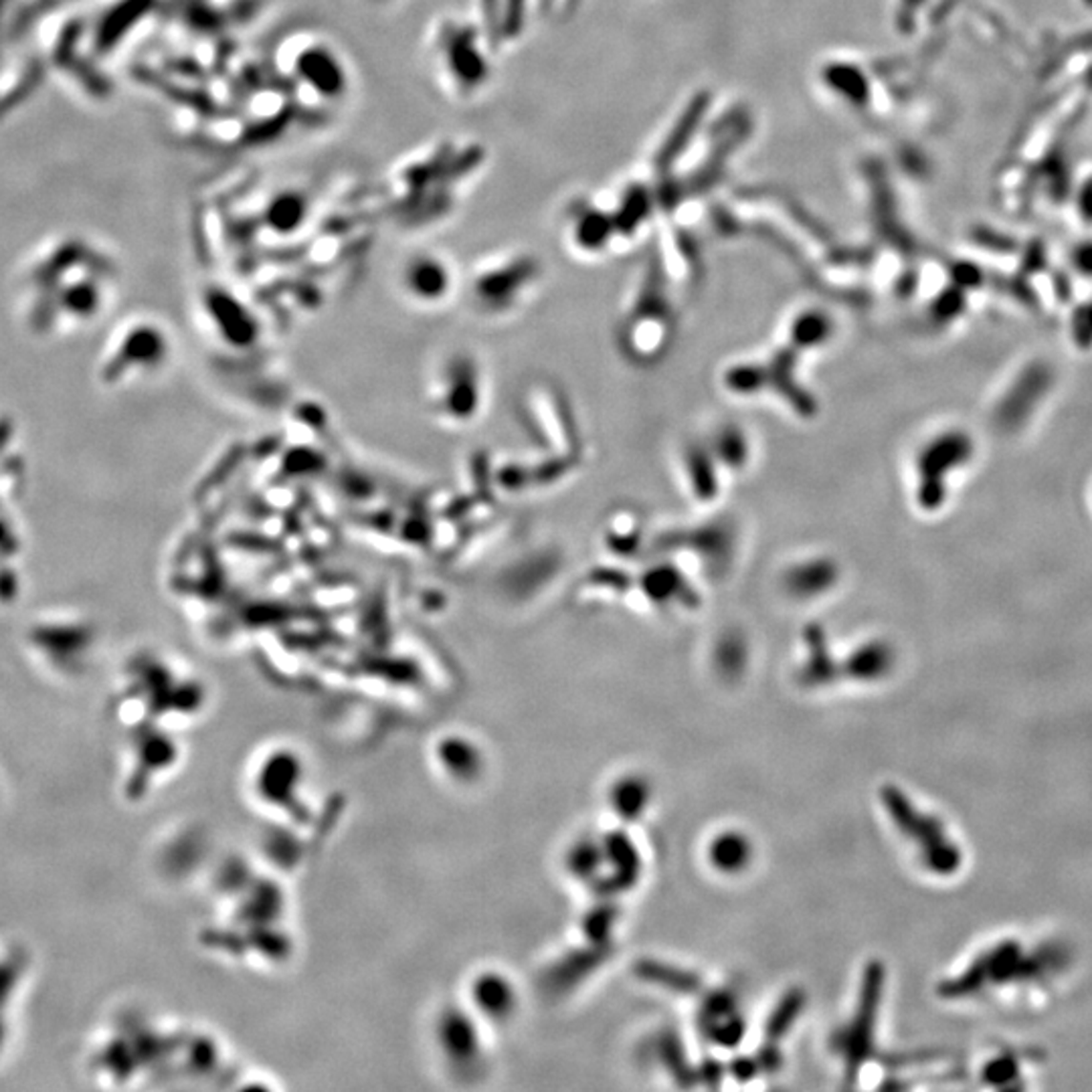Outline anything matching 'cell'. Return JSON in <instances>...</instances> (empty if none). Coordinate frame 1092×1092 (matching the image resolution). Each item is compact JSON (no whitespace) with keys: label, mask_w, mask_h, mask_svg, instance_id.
I'll return each mask as SVG.
<instances>
[{"label":"cell","mask_w":1092,"mask_h":1092,"mask_svg":"<svg viewBox=\"0 0 1092 1092\" xmlns=\"http://www.w3.org/2000/svg\"><path fill=\"white\" fill-rule=\"evenodd\" d=\"M282 70L287 79L320 104L343 101L352 85L346 57L324 37H298L280 51Z\"/></svg>","instance_id":"obj_1"},{"label":"cell","mask_w":1092,"mask_h":1092,"mask_svg":"<svg viewBox=\"0 0 1092 1092\" xmlns=\"http://www.w3.org/2000/svg\"><path fill=\"white\" fill-rule=\"evenodd\" d=\"M482 370L470 356H452L431 374L430 407L443 423H466L480 413Z\"/></svg>","instance_id":"obj_2"},{"label":"cell","mask_w":1092,"mask_h":1092,"mask_svg":"<svg viewBox=\"0 0 1092 1092\" xmlns=\"http://www.w3.org/2000/svg\"><path fill=\"white\" fill-rule=\"evenodd\" d=\"M399 292L419 310L443 308L457 292L459 276L448 255L419 249L407 255L397 273Z\"/></svg>","instance_id":"obj_3"},{"label":"cell","mask_w":1092,"mask_h":1092,"mask_svg":"<svg viewBox=\"0 0 1092 1092\" xmlns=\"http://www.w3.org/2000/svg\"><path fill=\"white\" fill-rule=\"evenodd\" d=\"M884 804L889 808L894 824L904 831L909 840L916 842L920 860L934 874L949 876L959 868L961 851L951 842L943 826L927 813H920L911 801L896 789L884 791Z\"/></svg>","instance_id":"obj_4"},{"label":"cell","mask_w":1092,"mask_h":1092,"mask_svg":"<svg viewBox=\"0 0 1092 1092\" xmlns=\"http://www.w3.org/2000/svg\"><path fill=\"white\" fill-rule=\"evenodd\" d=\"M433 63L439 72L443 85H450L453 92H472L475 79L480 81V55H473L472 32L453 21H443L433 35Z\"/></svg>","instance_id":"obj_5"},{"label":"cell","mask_w":1092,"mask_h":1092,"mask_svg":"<svg viewBox=\"0 0 1092 1092\" xmlns=\"http://www.w3.org/2000/svg\"><path fill=\"white\" fill-rule=\"evenodd\" d=\"M708 860L723 874H741L753 860V844L741 831H723L710 842Z\"/></svg>","instance_id":"obj_6"},{"label":"cell","mask_w":1092,"mask_h":1092,"mask_svg":"<svg viewBox=\"0 0 1092 1092\" xmlns=\"http://www.w3.org/2000/svg\"><path fill=\"white\" fill-rule=\"evenodd\" d=\"M603 862H611V884L616 891H625L631 884H636V878L641 870L640 856L636 846L631 844L625 833L616 831L605 840L603 844Z\"/></svg>","instance_id":"obj_7"},{"label":"cell","mask_w":1092,"mask_h":1092,"mask_svg":"<svg viewBox=\"0 0 1092 1092\" xmlns=\"http://www.w3.org/2000/svg\"><path fill=\"white\" fill-rule=\"evenodd\" d=\"M308 197L298 191H284L269 200L263 213L269 229L280 233H292L308 217Z\"/></svg>","instance_id":"obj_8"},{"label":"cell","mask_w":1092,"mask_h":1092,"mask_svg":"<svg viewBox=\"0 0 1092 1092\" xmlns=\"http://www.w3.org/2000/svg\"><path fill=\"white\" fill-rule=\"evenodd\" d=\"M650 783L638 775H627L620 779L616 788L611 789L613 809L621 815V819H627V822H634L645 811V808L650 806Z\"/></svg>","instance_id":"obj_9"},{"label":"cell","mask_w":1092,"mask_h":1092,"mask_svg":"<svg viewBox=\"0 0 1092 1092\" xmlns=\"http://www.w3.org/2000/svg\"><path fill=\"white\" fill-rule=\"evenodd\" d=\"M891 663H892V654L889 652V647L884 643H868L862 645L854 656H850L846 674L856 680L872 682L889 672Z\"/></svg>","instance_id":"obj_10"},{"label":"cell","mask_w":1092,"mask_h":1092,"mask_svg":"<svg viewBox=\"0 0 1092 1092\" xmlns=\"http://www.w3.org/2000/svg\"><path fill=\"white\" fill-rule=\"evenodd\" d=\"M603 862V846H597L593 842H583L573 848L569 864L573 872L578 878H589L597 872V868Z\"/></svg>","instance_id":"obj_11"},{"label":"cell","mask_w":1092,"mask_h":1092,"mask_svg":"<svg viewBox=\"0 0 1092 1092\" xmlns=\"http://www.w3.org/2000/svg\"><path fill=\"white\" fill-rule=\"evenodd\" d=\"M799 1001H801L799 994H791L788 999H783V1003L775 1010L771 1021L766 1023V1034L771 1038H779L788 1032V1028L791 1026V1021L799 1012Z\"/></svg>","instance_id":"obj_12"},{"label":"cell","mask_w":1092,"mask_h":1092,"mask_svg":"<svg viewBox=\"0 0 1092 1092\" xmlns=\"http://www.w3.org/2000/svg\"><path fill=\"white\" fill-rule=\"evenodd\" d=\"M641 971L645 974V977H650L656 983L668 985L672 989H684V992L688 989V992H692V989H696V985H698L696 979H692L688 974H676L674 969H668V967L643 965Z\"/></svg>","instance_id":"obj_13"},{"label":"cell","mask_w":1092,"mask_h":1092,"mask_svg":"<svg viewBox=\"0 0 1092 1092\" xmlns=\"http://www.w3.org/2000/svg\"><path fill=\"white\" fill-rule=\"evenodd\" d=\"M372 3H388V0H372Z\"/></svg>","instance_id":"obj_14"}]
</instances>
